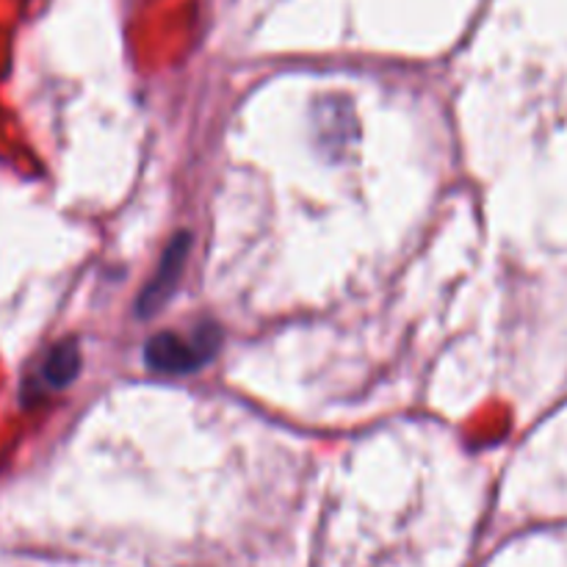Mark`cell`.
Instances as JSON below:
<instances>
[{"label": "cell", "mask_w": 567, "mask_h": 567, "mask_svg": "<svg viewBox=\"0 0 567 567\" xmlns=\"http://www.w3.org/2000/svg\"><path fill=\"white\" fill-rule=\"evenodd\" d=\"M221 330L210 321L194 327L188 336L158 332L144 343V365L153 374H194L219 354Z\"/></svg>", "instance_id": "1"}, {"label": "cell", "mask_w": 567, "mask_h": 567, "mask_svg": "<svg viewBox=\"0 0 567 567\" xmlns=\"http://www.w3.org/2000/svg\"><path fill=\"white\" fill-rule=\"evenodd\" d=\"M188 249H192V238H188V233H177V236L169 241V247H166V252L161 255L155 275L150 277L144 291L138 293V302H136L138 316L147 319V316L158 313V310L166 305V299L175 293L183 269H186Z\"/></svg>", "instance_id": "2"}, {"label": "cell", "mask_w": 567, "mask_h": 567, "mask_svg": "<svg viewBox=\"0 0 567 567\" xmlns=\"http://www.w3.org/2000/svg\"><path fill=\"white\" fill-rule=\"evenodd\" d=\"M81 371V349L75 341H61L44 354L37 369V391H61Z\"/></svg>", "instance_id": "3"}]
</instances>
